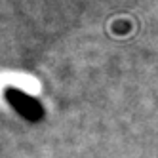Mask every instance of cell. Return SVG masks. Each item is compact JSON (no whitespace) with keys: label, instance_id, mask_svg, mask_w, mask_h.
I'll return each instance as SVG.
<instances>
[{"label":"cell","instance_id":"1","mask_svg":"<svg viewBox=\"0 0 158 158\" xmlns=\"http://www.w3.org/2000/svg\"><path fill=\"white\" fill-rule=\"evenodd\" d=\"M6 99L10 101V105H12L19 114H23L27 120H32V122L40 120L42 109H40V105L36 103V101L31 99L29 95L17 92V89H14V88H6Z\"/></svg>","mask_w":158,"mask_h":158}]
</instances>
